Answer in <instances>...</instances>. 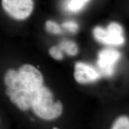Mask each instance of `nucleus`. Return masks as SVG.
Segmentation results:
<instances>
[{"label":"nucleus","mask_w":129,"mask_h":129,"mask_svg":"<svg viewBox=\"0 0 129 129\" xmlns=\"http://www.w3.org/2000/svg\"><path fill=\"white\" fill-rule=\"evenodd\" d=\"M129 119L125 117H122L116 121L112 129H129Z\"/></svg>","instance_id":"obj_9"},{"label":"nucleus","mask_w":129,"mask_h":129,"mask_svg":"<svg viewBox=\"0 0 129 129\" xmlns=\"http://www.w3.org/2000/svg\"><path fill=\"white\" fill-rule=\"evenodd\" d=\"M1 5L6 14L18 20L27 18L34 9L33 0H2Z\"/></svg>","instance_id":"obj_2"},{"label":"nucleus","mask_w":129,"mask_h":129,"mask_svg":"<svg viewBox=\"0 0 129 129\" xmlns=\"http://www.w3.org/2000/svg\"><path fill=\"white\" fill-rule=\"evenodd\" d=\"M89 0H71L68 5L69 9L73 12L81 9Z\"/></svg>","instance_id":"obj_8"},{"label":"nucleus","mask_w":129,"mask_h":129,"mask_svg":"<svg viewBox=\"0 0 129 129\" xmlns=\"http://www.w3.org/2000/svg\"><path fill=\"white\" fill-rule=\"evenodd\" d=\"M31 107L37 116L46 120H51L58 117L62 111L60 102H54L51 92L43 86L35 92Z\"/></svg>","instance_id":"obj_1"},{"label":"nucleus","mask_w":129,"mask_h":129,"mask_svg":"<svg viewBox=\"0 0 129 129\" xmlns=\"http://www.w3.org/2000/svg\"><path fill=\"white\" fill-rule=\"evenodd\" d=\"M122 33L121 26L115 23L110 24L107 29L97 27L93 31L94 36L98 41L111 45H120L124 43Z\"/></svg>","instance_id":"obj_4"},{"label":"nucleus","mask_w":129,"mask_h":129,"mask_svg":"<svg viewBox=\"0 0 129 129\" xmlns=\"http://www.w3.org/2000/svg\"><path fill=\"white\" fill-rule=\"evenodd\" d=\"M46 27L47 31L53 34H59L61 32L59 25L52 21H48L46 22Z\"/></svg>","instance_id":"obj_10"},{"label":"nucleus","mask_w":129,"mask_h":129,"mask_svg":"<svg viewBox=\"0 0 129 129\" xmlns=\"http://www.w3.org/2000/svg\"><path fill=\"white\" fill-rule=\"evenodd\" d=\"M51 56L55 59L60 60L63 58V55L60 48L56 46H53L49 50Z\"/></svg>","instance_id":"obj_11"},{"label":"nucleus","mask_w":129,"mask_h":129,"mask_svg":"<svg viewBox=\"0 0 129 129\" xmlns=\"http://www.w3.org/2000/svg\"><path fill=\"white\" fill-rule=\"evenodd\" d=\"M74 77L79 83H86L96 80L100 75L92 67L82 63H78L75 66Z\"/></svg>","instance_id":"obj_6"},{"label":"nucleus","mask_w":129,"mask_h":129,"mask_svg":"<svg viewBox=\"0 0 129 129\" xmlns=\"http://www.w3.org/2000/svg\"><path fill=\"white\" fill-rule=\"evenodd\" d=\"M17 72L20 82L28 92L35 91L42 86L43 79L42 74L32 65L22 66Z\"/></svg>","instance_id":"obj_3"},{"label":"nucleus","mask_w":129,"mask_h":129,"mask_svg":"<svg viewBox=\"0 0 129 129\" xmlns=\"http://www.w3.org/2000/svg\"><path fill=\"white\" fill-rule=\"evenodd\" d=\"M60 50H64L67 54L71 55H76L78 49L77 46L73 42L71 41H64L62 42L58 47Z\"/></svg>","instance_id":"obj_7"},{"label":"nucleus","mask_w":129,"mask_h":129,"mask_svg":"<svg viewBox=\"0 0 129 129\" xmlns=\"http://www.w3.org/2000/svg\"><path fill=\"white\" fill-rule=\"evenodd\" d=\"M63 27L69 30L71 32L75 33L78 29V25L72 21L66 22L62 25Z\"/></svg>","instance_id":"obj_12"},{"label":"nucleus","mask_w":129,"mask_h":129,"mask_svg":"<svg viewBox=\"0 0 129 129\" xmlns=\"http://www.w3.org/2000/svg\"><path fill=\"white\" fill-rule=\"evenodd\" d=\"M120 57L118 51L112 49H106L99 54L98 65L101 73L106 76H111L113 73L114 66Z\"/></svg>","instance_id":"obj_5"}]
</instances>
